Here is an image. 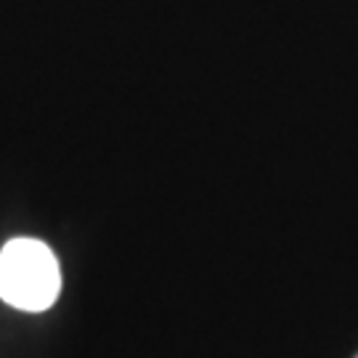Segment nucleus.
Returning <instances> with one entry per match:
<instances>
[{"label":"nucleus","mask_w":358,"mask_h":358,"mask_svg":"<svg viewBox=\"0 0 358 358\" xmlns=\"http://www.w3.org/2000/svg\"><path fill=\"white\" fill-rule=\"evenodd\" d=\"M62 292L59 260L38 239H13L0 252V300L19 310H48Z\"/></svg>","instance_id":"1"}]
</instances>
